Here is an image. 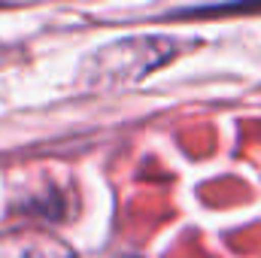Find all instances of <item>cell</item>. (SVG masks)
<instances>
[{
    "label": "cell",
    "instance_id": "obj_1",
    "mask_svg": "<svg viewBox=\"0 0 261 258\" xmlns=\"http://www.w3.org/2000/svg\"><path fill=\"white\" fill-rule=\"evenodd\" d=\"M179 46L182 43L173 37H128L110 43L82 64V85L85 88L130 85L149 76L155 67L167 64L179 52Z\"/></svg>",
    "mask_w": 261,
    "mask_h": 258
},
{
    "label": "cell",
    "instance_id": "obj_2",
    "mask_svg": "<svg viewBox=\"0 0 261 258\" xmlns=\"http://www.w3.org/2000/svg\"><path fill=\"white\" fill-rule=\"evenodd\" d=\"M0 258H76L58 237L40 231H12L0 237Z\"/></svg>",
    "mask_w": 261,
    "mask_h": 258
}]
</instances>
